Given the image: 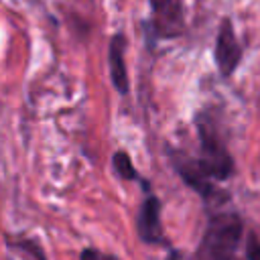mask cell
Wrapping results in <instances>:
<instances>
[{"label":"cell","mask_w":260,"mask_h":260,"mask_svg":"<svg viewBox=\"0 0 260 260\" xmlns=\"http://www.w3.org/2000/svg\"><path fill=\"white\" fill-rule=\"evenodd\" d=\"M197 130H199V142H201V156H197L199 167L203 169V173L211 183L230 179L234 173V160L225 150L223 142L219 140L215 126L207 120V116L197 120Z\"/></svg>","instance_id":"7a4b0ae2"},{"label":"cell","mask_w":260,"mask_h":260,"mask_svg":"<svg viewBox=\"0 0 260 260\" xmlns=\"http://www.w3.org/2000/svg\"><path fill=\"white\" fill-rule=\"evenodd\" d=\"M136 232L144 244H160L165 242L162 236V221H160V201L156 195H148L136 215Z\"/></svg>","instance_id":"5b68a950"},{"label":"cell","mask_w":260,"mask_h":260,"mask_svg":"<svg viewBox=\"0 0 260 260\" xmlns=\"http://www.w3.org/2000/svg\"><path fill=\"white\" fill-rule=\"evenodd\" d=\"M244 234V223L236 213L213 215L203 232L197 260H234Z\"/></svg>","instance_id":"6da1fadb"},{"label":"cell","mask_w":260,"mask_h":260,"mask_svg":"<svg viewBox=\"0 0 260 260\" xmlns=\"http://www.w3.org/2000/svg\"><path fill=\"white\" fill-rule=\"evenodd\" d=\"M126 37L122 32H116L108 45V67H110V79L118 93H128L130 81H128V69H126Z\"/></svg>","instance_id":"8992f818"},{"label":"cell","mask_w":260,"mask_h":260,"mask_svg":"<svg viewBox=\"0 0 260 260\" xmlns=\"http://www.w3.org/2000/svg\"><path fill=\"white\" fill-rule=\"evenodd\" d=\"M213 57H215V65L223 77H230L242 61V47L236 39V32H234L230 18H223V22L219 24V30L215 37Z\"/></svg>","instance_id":"277c9868"},{"label":"cell","mask_w":260,"mask_h":260,"mask_svg":"<svg viewBox=\"0 0 260 260\" xmlns=\"http://www.w3.org/2000/svg\"><path fill=\"white\" fill-rule=\"evenodd\" d=\"M112 167L116 171V175L124 181H136L138 179V173L132 165V158L128 156L126 150H116L114 156H112Z\"/></svg>","instance_id":"52a82bcc"},{"label":"cell","mask_w":260,"mask_h":260,"mask_svg":"<svg viewBox=\"0 0 260 260\" xmlns=\"http://www.w3.org/2000/svg\"><path fill=\"white\" fill-rule=\"evenodd\" d=\"M79 260H118V256L102 252V250H95V248H83Z\"/></svg>","instance_id":"ba28073f"},{"label":"cell","mask_w":260,"mask_h":260,"mask_svg":"<svg viewBox=\"0 0 260 260\" xmlns=\"http://www.w3.org/2000/svg\"><path fill=\"white\" fill-rule=\"evenodd\" d=\"M246 258L248 260H260V240L256 236H250L246 242Z\"/></svg>","instance_id":"9c48e42d"},{"label":"cell","mask_w":260,"mask_h":260,"mask_svg":"<svg viewBox=\"0 0 260 260\" xmlns=\"http://www.w3.org/2000/svg\"><path fill=\"white\" fill-rule=\"evenodd\" d=\"M152 10V30L154 37L173 39L185 28L183 0H150Z\"/></svg>","instance_id":"3957f363"}]
</instances>
